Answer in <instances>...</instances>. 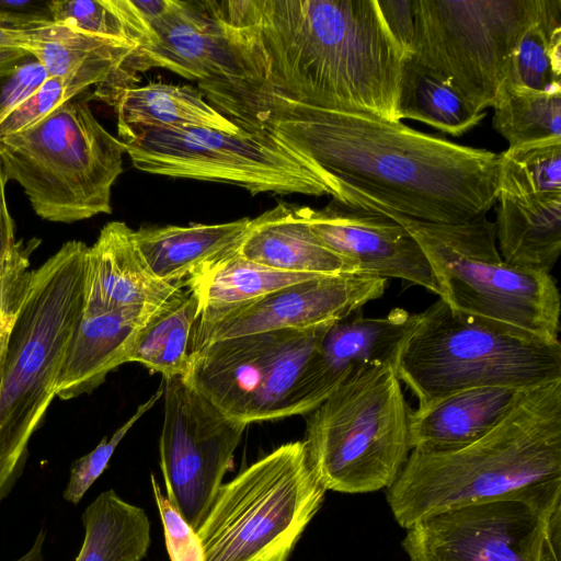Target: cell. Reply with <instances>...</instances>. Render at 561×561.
Here are the masks:
<instances>
[{"label": "cell", "mask_w": 561, "mask_h": 561, "mask_svg": "<svg viewBox=\"0 0 561 561\" xmlns=\"http://www.w3.org/2000/svg\"><path fill=\"white\" fill-rule=\"evenodd\" d=\"M218 10L261 116L279 99L401 122L407 56L377 0H228Z\"/></svg>", "instance_id": "cell-1"}, {"label": "cell", "mask_w": 561, "mask_h": 561, "mask_svg": "<svg viewBox=\"0 0 561 561\" xmlns=\"http://www.w3.org/2000/svg\"><path fill=\"white\" fill-rule=\"evenodd\" d=\"M264 128L334 176L345 204L459 224L486 215L499 194V154L368 114L272 100Z\"/></svg>", "instance_id": "cell-2"}, {"label": "cell", "mask_w": 561, "mask_h": 561, "mask_svg": "<svg viewBox=\"0 0 561 561\" xmlns=\"http://www.w3.org/2000/svg\"><path fill=\"white\" fill-rule=\"evenodd\" d=\"M561 478V379L528 390L489 433L457 450H411L387 502L404 529L432 514Z\"/></svg>", "instance_id": "cell-3"}, {"label": "cell", "mask_w": 561, "mask_h": 561, "mask_svg": "<svg viewBox=\"0 0 561 561\" xmlns=\"http://www.w3.org/2000/svg\"><path fill=\"white\" fill-rule=\"evenodd\" d=\"M87 249L67 241L32 270L12 325L0 380V502L22 476L30 439L56 397L82 317Z\"/></svg>", "instance_id": "cell-4"}, {"label": "cell", "mask_w": 561, "mask_h": 561, "mask_svg": "<svg viewBox=\"0 0 561 561\" xmlns=\"http://www.w3.org/2000/svg\"><path fill=\"white\" fill-rule=\"evenodd\" d=\"M393 366L422 408L469 389L529 390L561 379V343L461 313L438 298L414 314Z\"/></svg>", "instance_id": "cell-5"}, {"label": "cell", "mask_w": 561, "mask_h": 561, "mask_svg": "<svg viewBox=\"0 0 561 561\" xmlns=\"http://www.w3.org/2000/svg\"><path fill=\"white\" fill-rule=\"evenodd\" d=\"M126 145L80 101L70 100L35 125L0 138L4 178L24 191L35 214L72 224L111 214L112 187Z\"/></svg>", "instance_id": "cell-6"}, {"label": "cell", "mask_w": 561, "mask_h": 561, "mask_svg": "<svg viewBox=\"0 0 561 561\" xmlns=\"http://www.w3.org/2000/svg\"><path fill=\"white\" fill-rule=\"evenodd\" d=\"M415 239L431 265L439 296L461 313L559 340L561 300L551 274L506 263L486 215L437 224L382 213Z\"/></svg>", "instance_id": "cell-7"}, {"label": "cell", "mask_w": 561, "mask_h": 561, "mask_svg": "<svg viewBox=\"0 0 561 561\" xmlns=\"http://www.w3.org/2000/svg\"><path fill=\"white\" fill-rule=\"evenodd\" d=\"M410 411L393 363H386L355 374L308 413L304 442L327 491L389 489L412 450Z\"/></svg>", "instance_id": "cell-8"}, {"label": "cell", "mask_w": 561, "mask_h": 561, "mask_svg": "<svg viewBox=\"0 0 561 561\" xmlns=\"http://www.w3.org/2000/svg\"><path fill=\"white\" fill-rule=\"evenodd\" d=\"M327 489L306 443H285L222 483L196 529L204 561H288Z\"/></svg>", "instance_id": "cell-9"}, {"label": "cell", "mask_w": 561, "mask_h": 561, "mask_svg": "<svg viewBox=\"0 0 561 561\" xmlns=\"http://www.w3.org/2000/svg\"><path fill=\"white\" fill-rule=\"evenodd\" d=\"M124 144L142 172L232 184L252 195H328L345 204L334 176L267 128L239 135L194 126L150 129Z\"/></svg>", "instance_id": "cell-10"}, {"label": "cell", "mask_w": 561, "mask_h": 561, "mask_svg": "<svg viewBox=\"0 0 561 561\" xmlns=\"http://www.w3.org/2000/svg\"><path fill=\"white\" fill-rule=\"evenodd\" d=\"M410 57L477 113L491 107L546 0H412Z\"/></svg>", "instance_id": "cell-11"}, {"label": "cell", "mask_w": 561, "mask_h": 561, "mask_svg": "<svg viewBox=\"0 0 561 561\" xmlns=\"http://www.w3.org/2000/svg\"><path fill=\"white\" fill-rule=\"evenodd\" d=\"M332 323L206 343L191 350L183 379L224 414L247 425L307 415L308 365Z\"/></svg>", "instance_id": "cell-12"}, {"label": "cell", "mask_w": 561, "mask_h": 561, "mask_svg": "<svg viewBox=\"0 0 561 561\" xmlns=\"http://www.w3.org/2000/svg\"><path fill=\"white\" fill-rule=\"evenodd\" d=\"M405 530L409 561H561V478L432 514Z\"/></svg>", "instance_id": "cell-13"}, {"label": "cell", "mask_w": 561, "mask_h": 561, "mask_svg": "<svg viewBox=\"0 0 561 561\" xmlns=\"http://www.w3.org/2000/svg\"><path fill=\"white\" fill-rule=\"evenodd\" d=\"M162 386L159 456L165 496L196 530L232 467L247 424L224 414L181 377Z\"/></svg>", "instance_id": "cell-14"}, {"label": "cell", "mask_w": 561, "mask_h": 561, "mask_svg": "<svg viewBox=\"0 0 561 561\" xmlns=\"http://www.w3.org/2000/svg\"><path fill=\"white\" fill-rule=\"evenodd\" d=\"M154 42L137 49L125 72L164 68L197 81L209 104L241 130L253 133L243 68L214 1L170 0L168 9L150 23Z\"/></svg>", "instance_id": "cell-15"}, {"label": "cell", "mask_w": 561, "mask_h": 561, "mask_svg": "<svg viewBox=\"0 0 561 561\" xmlns=\"http://www.w3.org/2000/svg\"><path fill=\"white\" fill-rule=\"evenodd\" d=\"M386 286L387 279L359 274L321 275L293 284L249 304L198 318L191 350L234 336L336 322L380 298Z\"/></svg>", "instance_id": "cell-16"}, {"label": "cell", "mask_w": 561, "mask_h": 561, "mask_svg": "<svg viewBox=\"0 0 561 561\" xmlns=\"http://www.w3.org/2000/svg\"><path fill=\"white\" fill-rule=\"evenodd\" d=\"M299 210L313 234L354 274L401 279L439 296L425 254L397 220L335 199L323 208L299 206Z\"/></svg>", "instance_id": "cell-17"}, {"label": "cell", "mask_w": 561, "mask_h": 561, "mask_svg": "<svg viewBox=\"0 0 561 561\" xmlns=\"http://www.w3.org/2000/svg\"><path fill=\"white\" fill-rule=\"evenodd\" d=\"M133 232L125 222L111 221L88 247L82 313L123 310L156 313L187 287L159 279L137 249Z\"/></svg>", "instance_id": "cell-18"}, {"label": "cell", "mask_w": 561, "mask_h": 561, "mask_svg": "<svg viewBox=\"0 0 561 561\" xmlns=\"http://www.w3.org/2000/svg\"><path fill=\"white\" fill-rule=\"evenodd\" d=\"M414 314L394 308L385 317L366 318L358 310L332 323L306 374L305 387L311 411L355 374L393 363Z\"/></svg>", "instance_id": "cell-19"}, {"label": "cell", "mask_w": 561, "mask_h": 561, "mask_svg": "<svg viewBox=\"0 0 561 561\" xmlns=\"http://www.w3.org/2000/svg\"><path fill=\"white\" fill-rule=\"evenodd\" d=\"M24 49L39 62L48 77L77 79L92 85H122L129 81L125 68L138 49L114 39L77 30L38 16L21 26Z\"/></svg>", "instance_id": "cell-20"}, {"label": "cell", "mask_w": 561, "mask_h": 561, "mask_svg": "<svg viewBox=\"0 0 561 561\" xmlns=\"http://www.w3.org/2000/svg\"><path fill=\"white\" fill-rule=\"evenodd\" d=\"M96 99L110 104L123 142L150 129L204 127L231 135L247 133L219 113L191 85L151 81L145 85H100Z\"/></svg>", "instance_id": "cell-21"}, {"label": "cell", "mask_w": 561, "mask_h": 561, "mask_svg": "<svg viewBox=\"0 0 561 561\" xmlns=\"http://www.w3.org/2000/svg\"><path fill=\"white\" fill-rule=\"evenodd\" d=\"M527 391L502 387L476 388L411 410V449L437 454L462 448L493 430Z\"/></svg>", "instance_id": "cell-22"}, {"label": "cell", "mask_w": 561, "mask_h": 561, "mask_svg": "<svg viewBox=\"0 0 561 561\" xmlns=\"http://www.w3.org/2000/svg\"><path fill=\"white\" fill-rule=\"evenodd\" d=\"M156 313H82L56 381V397L70 400L101 386L112 370L127 363L138 333Z\"/></svg>", "instance_id": "cell-23"}, {"label": "cell", "mask_w": 561, "mask_h": 561, "mask_svg": "<svg viewBox=\"0 0 561 561\" xmlns=\"http://www.w3.org/2000/svg\"><path fill=\"white\" fill-rule=\"evenodd\" d=\"M238 253L263 266L309 275L354 274L310 230L299 205L278 203L250 224Z\"/></svg>", "instance_id": "cell-24"}, {"label": "cell", "mask_w": 561, "mask_h": 561, "mask_svg": "<svg viewBox=\"0 0 561 561\" xmlns=\"http://www.w3.org/2000/svg\"><path fill=\"white\" fill-rule=\"evenodd\" d=\"M250 224L241 218L224 224L141 227L133 238L151 272L169 284H186L203 268L238 250Z\"/></svg>", "instance_id": "cell-25"}, {"label": "cell", "mask_w": 561, "mask_h": 561, "mask_svg": "<svg viewBox=\"0 0 561 561\" xmlns=\"http://www.w3.org/2000/svg\"><path fill=\"white\" fill-rule=\"evenodd\" d=\"M495 236L510 265L551 274L561 252V194L497 195Z\"/></svg>", "instance_id": "cell-26"}, {"label": "cell", "mask_w": 561, "mask_h": 561, "mask_svg": "<svg viewBox=\"0 0 561 561\" xmlns=\"http://www.w3.org/2000/svg\"><path fill=\"white\" fill-rule=\"evenodd\" d=\"M84 538L73 561H141L151 543L146 512L114 490L102 492L82 514Z\"/></svg>", "instance_id": "cell-27"}, {"label": "cell", "mask_w": 561, "mask_h": 561, "mask_svg": "<svg viewBox=\"0 0 561 561\" xmlns=\"http://www.w3.org/2000/svg\"><path fill=\"white\" fill-rule=\"evenodd\" d=\"M318 276L273 270L242 257L237 250L192 276L186 286L198 298L199 318H208Z\"/></svg>", "instance_id": "cell-28"}, {"label": "cell", "mask_w": 561, "mask_h": 561, "mask_svg": "<svg viewBox=\"0 0 561 561\" xmlns=\"http://www.w3.org/2000/svg\"><path fill=\"white\" fill-rule=\"evenodd\" d=\"M201 316L196 294L187 287L159 310L138 333L127 363H138L162 376L183 378L191 353V337Z\"/></svg>", "instance_id": "cell-29"}, {"label": "cell", "mask_w": 561, "mask_h": 561, "mask_svg": "<svg viewBox=\"0 0 561 561\" xmlns=\"http://www.w3.org/2000/svg\"><path fill=\"white\" fill-rule=\"evenodd\" d=\"M399 119H414L459 137L482 122L485 113L471 110L448 84L412 59L403 62L398 101Z\"/></svg>", "instance_id": "cell-30"}, {"label": "cell", "mask_w": 561, "mask_h": 561, "mask_svg": "<svg viewBox=\"0 0 561 561\" xmlns=\"http://www.w3.org/2000/svg\"><path fill=\"white\" fill-rule=\"evenodd\" d=\"M491 107L492 126L508 147L561 139V84L543 90L504 84Z\"/></svg>", "instance_id": "cell-31"}, {"label": "cell", "mask_w": 561, "mask_h": 561, "mask_svg": "<svg viewBox=\"0 0 561 561\" xmlns=\"http://www.w3.org/2000/svg\"><path fill=\"white\" fill-rule=\"evenodd\" d=\"M50 20L138 49L150 47L154 32L134 0H55L46 3Z\"/></svg>", "instance_id": "cell-32"}, {"label": "cell", "mask_w": 561, "mask_h": 561, "mask_svg": "<svg viewBox=\"0 0 561 561\" xmlns=\"http://www.w3.org/2000/svg\"><path fill=\"white\" fill-rule=\"evenodd\" d=\"M560 73L561 0H546L512 57L504 84L543 90L561 84Z\"/></svg>", "instance_id": "cell-33"}, {"label": "cell", "mask_w": 561, "mask_h": 561, "mask_svg": "<svg viewBox=\"0 0 561 561\" xmlns=\"http://www.w3.org/2000/svg\"><path fill=\"white\" fill-rule=\"evenodd\" d=\"M558 194H561V139L508 147L499 154L497 195Z\"/></svg>", "instance_id": "cell-34"}, {"label": "cell", "mask_w": 561, "mask_h": 561, "mask_svg": "<svg viewBox=\"0 0 561 561\" xmlns=\"http://www.w3.org/2000/svg\"><path fill=\"white\" fill-rule=\"evenodd\" d=\"M162 394L163 386L161 383L158 390L137 408L136 412L115 431L111 438L104 437L93 450L72 462L68 483L62 493L65 501L78 504L82 500L87 491L107 468L121 440L137 421L153 408Z\"/></svg>", "instance_id": "cell-35"}, {"label": "cell", "mask_w": 561, "mask_h": 561, "mask_svg": "<svg viewBox=\"0 0 561 561\" xmlns=\"http://www.w3.org/2000/svg\"><path fill=\"white\" fill-rule=\"evenodd\" d=\"M77 79L49 77L32 95L0 122V138L24 130L87 90Z\"/></svg>", "instance_id": "cell-36"}, {"label": "cell", "mask_w": 561, "mask_h": 561, "mask_svg": "<svg viewBox=\"0 0 561 561\" xmlns=\"http://www.w3.org/2000/svg\"><path fill=\"white\" fill-rule=\"evenodd\" d=\"M150 484L163 526L167 550L171 561H204L202 542L187 522L162 493L153 473Z\"/></svg>", "instance_id": "cell-37"}, {"label": "cell", "mask_w": 561, "mask_h": 561, "mask_svg": "<svg viewBox=\"0 0 561 561\" xmlns=\"http://www.w3.org/2000/svg\"><path fill=\"white\" fill-rule=\"evenodd\" d=\"M44 67L36 60L21 64L9 77L0 93V122L32 95L47 79Z\"/></svg>", "instance_id": "cell-38"}, {"label": "cell", "mask_w": 561, "mask_h": 561, "mask_svg": "<svg viewBox=\"0 0 561 561\" xmlns=\"http://www.w3.org/2000/svg\"><path fill=\"white\" fill-rule=\"evenodd\" d=\"M381 15L407 58L413 53L414 21L412 0H377Z\"/></svg>", "instance_id": "cell-39"}, {"label": "cell", "mask_w": 561, "mask_h": 561, "mask_svg": "<svg viewBox=\"0 0 561 561\" xmlns=\"http://www.w3.org/2000/svg\"><path fill=\"white\" fill-rule=\"evenodd\" d=\"M5 184L7 180L0 163V254L11 251L18 244L14 221L7 204Z\"/></svg>", "instance_id": "cell-40"}, {"label": "cell", "mask_w": 561, "mask_h": 561, "mask_svg": "<svg viewBox=\"0 0 561 561\" xmlns=\"http://www.w3.org/2000/svg\"><path fill=\"white\" fill-rule=\"evenodd\" d=\"M31 54L22 48L0 47V80L9 77Z\"/></svg>", "instance_id": "cell-41"}, {"label": "cell", "mask_w": 561, "mask_h": 561, "mask_svg": "<svg viewBox=\"0 0 561 561\" xmlns=\"http://www.w3.org/2000/svg\"><path fill=\"white\" fill-rule=\"evenodd\" d=\"M25 42V33L22 27L0 25V47L24 49Z\"/></svg>", "instance_id": "cell-42"}]
</instances>
